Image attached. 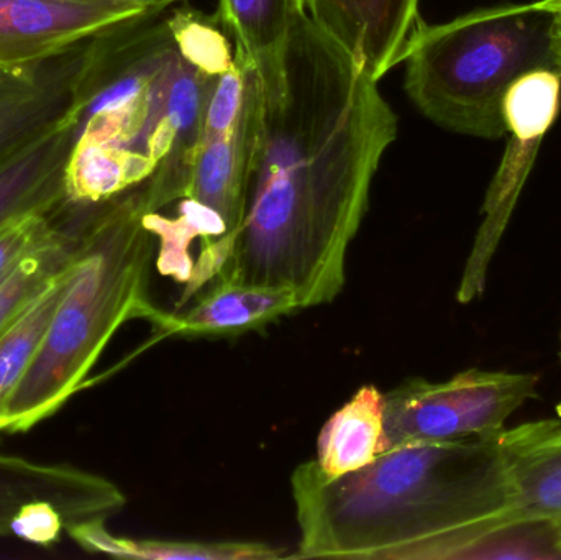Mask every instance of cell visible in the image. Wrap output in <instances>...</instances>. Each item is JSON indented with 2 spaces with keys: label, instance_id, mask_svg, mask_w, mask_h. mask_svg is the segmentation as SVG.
<instances>
[{
  "label": "cell",
  "instance_id": "6da1fadb",
  "mask_svg": "<svg viewBox=\"0 0 561 560\" xmlns=\"http://www.w3.org/2000/svg\"><path fill=\"white\" fill-rule=\"evenodd\" d=\"M260 78L262 125L245 216L214 283L289 288L302 311L329 305L345 286L350 243L398 138V115L355 56L304 12L279 68Z\"/></svg>",
  "mask_w": 561,
  "mask_h": 560
},
{
  "label": "cell",
  "instance_id": "7a4b0ae2",
  "mask_svg": "<svg viewBox=\"0 0 561 560\" xmlns=\"http://www.w3.org/2000/svg\"><path fill=\"white\" fill-rule=\"evenodd\" d=\"M500 433L402 444L336 479L313 460L297 467L294 558L480 559L514 529V485Z\"/></svg>",
  "mask_w": 561,
  "mask_h": 560
},
{
  "label": "cell",
  "instance_id": "3957f363",
  "mask_svg": "<svg viewBox=\"0 0 561 560\" xmlns=\"http://www.w3.org/2000/svg\"><path fill=\"white\" fill-rule=\"evenodd\" d=\"M214 78L181 55L170 9L88 39L66 112L68 201L102 203L141 183L153 213L183 199Z\"/></svg>",
  "mask_w": 561,
  "mask_h": 560
},
{
  "label": "cell",
  "instance_id": "277c9868",
  "mask_svg": "<svg viewBox=\"0 0 561 560\" xmlns=\"http://www.w3.org/2000/svg\"><path fill=\"white\" fill-rule=\"evenodd\" d=\"M147 213L145 183L99 204L35 357L0 411L2 433H26L58 413L127 322L145 319L163 338L173 312L151 299L157 237Z\"/></svg>",
  "mask_w": 561,
  "mask_h": 560
},
{
  "label": "cell",
  "instance_id": "5b68a950",
  "mask_svg": "<svg viewBox=\"0 0 561 560\" xmlns=\"http://www.w3.org/2000/svg\"><path fill=\"white\" fill-rule=\"evenodd\" d=\"M404 88L438 127L506 137L504 99L527 72H560L550 15L540 2L486 7L437 25L419 23L405 46Z\"/></svg>",
  "mask_w": 561,
  "mask_h": 560
},
{
  "label": "cell",
  "instance_id": "8992f818",
  "mask_svg": "<svg viewBox=\"0 0 561 560\" xmlns=\"http://www.w3.org/2000/svg\"><path fill=\"white\" fill-rule=\"evenodd\" d=\"M539 377L471 368L447 381L411 378L385 393V447L490 436L537 397Z\"/></svg>",
  "mask_w": 561,
  "mask_h": 560
},
{
  "label": "cell",
  "instance_id": "52a82bcc",
  "mask_svg": "<svg viewBox=\"0 0 561 560\" xmlns=\"http://www.w3.org/2000/svg\"><path fill=\"white\" fill-rule=\"evenodd\" d=\"M561 104V75L550 69L527 72L504 99L506 153L484 201V220L461 276L457 299L461 305L480 298L488 268L513 216L520 191L533 170L540 144L556 124Z\"/></svg>",
  "mask_w": 561,
  "mask_h": 560
},
{
  "label": "cell",
  "instance_id": "ba28073f",
  "mask_svg": "<svg viewBox=\"0 0 561 560\" xmlns=\"http://www.w3.org/2000/svg\"><path fill=\"white\" fill-rule=\"evenodd\" d=\"M151 12L98 0H0V69L19 71L42 65L112 26Z\"/></svg>",
  "mask_w": 561,
  "mask_h": 560
},
{
  "label": "cell",
  "instance_id": "9c48e42d",
  "mask_svg": "<svg viewBox=\"0 0 561 560\" xmlns=\"http://www.w3.org/2000/svg\"><path fill=\"white\" fill-rule=\"evenodd\" d=\"M262 112V78L250 66L249 92L239 122L229 134L201 141L184 194L226 226L232 255L245 216Z\"/></svg>",
  "mask_w": 561,
  "mask_h": 560
},
{
  "label": "cell",
  "instance_id": "30bf717a",
  "mask_svg": "<svg viewBox=\"0 0 561 560\" xmlns=\"http://www.w3.org/2000/svg\"><path fill=\"white\" fill-rule=\"evenodd\" d=\"M35 502L53 503L68 526L107 522L127 505L124 492L98 473L0 453V538L12 536L16 515Z\"/></svg>",
  "mask_w": 561,
  "mask_h": 560
},
{
  "label": "cell",
  "instance_id": "8fae6325",
  "mask_svg": "<svg viewBox=\"0 0 561 560\" xmlns=\"http://www.w3.org/2000/svg\"><path fill=\"white\" fill-rule=\"evenodd\" d=\"M421 0H300L304 13L379 81L402 61Z\"/></svg>",
  "mask_w": 561,
  "mask_h": 560
},
{
  "label": "cell",
  "instance_id": "7c38bea8",
  "mask_svg": "<svg viewBox=\"0 0 561 560\" xmlns=\"http://www.w3.org/2000/svg\"><path fill=\"white\" fill-rule=\"evenodd\" d=\"M514 485V529H540L561 558V418L500 433Z\"/></svg>",
  "mask_w": 561,
  "mask_h": 560
},
{
  "label": "cell",
  "instance_id": "4fadbf2b",
  "mask_svg": "<svg viewBox=\"0 0 561 560\" xmlns=\"http://www.w3.org/2000/svg\"><path fill=\"white\" fill-rule=\"evenodd\" d=\"M84 43L0 85V164L65 118Z\"/></svg>",
  "mask_w": 561,
  "mask_h": 560
},
{
  "label": "cell",
  "instance_id": "5bb4252c",
  "mask_svg": "<svg viewBox=\"0 0 561 560\" xmlns=\"http://www.w3.org/2000/svg\"><path fill=\"white\" fill-rule=\"evenodd\" d=\"M300 311L296 293L280 286L217 282L173 312L163 338L230 339Z\"/></svg>",
  "mask_w": 561,
  "mask_h": 560
},
{
  "label": "cell",
  "instance_id": "9a60e30c",
  "mask_svg": "<svg viewBox=\"0 0 561 560\" xmlns=\"http://www.w3.org/2000/svg\"><path fill=\"white\" fill-rule=\"evenodd\" d=\"M71 151V124L55 128L0 164V229L26 214L61 206L66 196V167Z\"/></svg>",
  "mask_w": 561,
  "mask_h": 560
},
{
  "label": "cell",
  "instance_id": "2e32d148",
  "mask_svg": "<svg viewBox=\"0 0 561 560\" xmlns=\"http://www.w3.org/2000/svg\"><path fill=\"white\" fill-rule=\"evenodd\" d=\"M99 204L69 201L56 232L0 276V334L71 268Z\"/></svg>",
  "mask_w": 561,
  "mask_h": 560
},
{
  "label": "cell",
  "instance_id": "e0dca14e",
  "mask_svg": "<svg viewBox=\"0 0 561 560\" xmlns=\"http://www.w3.org/2000/svg\"><path fill=\"white\" fill-rule=\"evenodd\" d=\"M385 453V393L365 385L323 424L313 462L323 476L336 479L365 469Z\"/></svg>",
  "mask_w": 561,
  "mask_h": 560
},
{
  "label": "cell",
  "instance_id": "ac0fdd59",
  "mask_svg": "<svg viewBox=\"0 0 561 560\" xmlns=\"http://www.w3.org/2000/svg\"><path fill=\"white\" fill-rule=\"evenodd\" d=\"M300 0H219L217 19L233 48L260 75L283 62L287 43L302 13Z\"/></svg>",
  "mask_w": 561,
  "mask_h": 560
},
{
  "label": "cell",
  "instance_id": "d6986e66",
  "mask_svg": "<svg viewBox=\"0 0 561 560\" xmlns=\"http://www.w3.org/2000/svg\"><path fill=\"white\" fill-rule=\"evenodd\" d=\"M66 535L84 551L125 559L266 560L279 559L283 556L280 549L256 541L201 542L118 538L108 532L104 519L68 526Z\"/></svg>",
  "mask_w": 561,
  "mask_h": 560
},
{
  "label": "cell",
  "instance_id": "ffe728a7",
  "mask_svg": "<svg viewBox=\"0 0 561 560\" xmlns=\"http://www.w3.org/2000/svg\"><path fill=\"white\" fill-rule=\"evenodd\" d=\"M68 273L69 270L0 334V411L35 357Z\"/></svg>",
  "mask_w": 561,
  "mask_h": 560
},
{
  "label": "cell",
  "instance_id": "44dd1931",
  "mask_svg": "<svg viewBox=\"0 0 561 560\" xmlns=\"http://www.w3.org/2000/svg\"><path fill=\"white\" fill-rule=\"evenodd\" d=\"M170 25L181 55L204 75L219 76L232 68L236 48L217 15L193 7H170Z\"/></svg>",
  "mask_w": 561,
  "mask_h": 560
},
{
  "label": "cell",
  "instance_id": "7402d4cb",
  "mask_svg": "<svg viewBox=\"0 0 561 560\" xmlns=\"http://www.w3.org/2000/svg\"><path fill=\"white\" fill-rule=\"evenodd\" d=\"M249 78V62L236 53L232 68L210 82L201 121V141L222 137L236 127L245 107Z\"/></svg>",
  "mask_w": 561,
  "mask_h": 560
},
{
  "label": "cell",
  "instance_id": "603a6c76",
  "mask_svg": "<svg viewBox=\"0 0 561 560\" xmlns=\"http://www.w3.org/2000/svg\"><path fill=\"white\" fill-rule=\"evenodd\" d=\"M68 204L66 201L56 209L26 214L0 229V276L56 232Z\"/></svg>",
  "mask_w": 561,
  "mask_h": 560
},
{
  "label": "cell",
  "instance_id": "cb8c5ba5",
  "mask_svg": "<svg viewBox=\"0 0 561 560\" xmlns=\"http://www.w3.org/2000/svg\"><path fill=\"white\" fill-rule=\"evenodd\" d=\"M68 519L49 502H35L22 508L13 522L12 536L32 542L39 548H49L66 533Z\"/></svg>",
  "mask_w": 561,
  "mask_h": 560
},
{
  "label": "cell",
  "instance_id": "d4e9b609",
  "mask_svg": "<svg viewBox=\"0 0 561 560\" xmlns=\"http://www.w3.org/2000/svg\"><path fill=\"white\" fill-rule=\"evenodd\" d=\"M539 2L550 15V36H552L553 53L561 71V0H539Z\"/></svg>",
  "mask_w": 561,
  "mask_h": 560
},
{
  "label": "cell",
  "instance_id": "484cf974",
  "mask_svg": "<svg viewBox=\"0 0 561 560\" xmlns=\"http://www.w3.org/2000/svg\"><path fill=\"white\" fill-rule=\"evenodd\" d=\"M98 2H112V3H128V5L144 7V9L164 10L170 9L176 2H183V0H98Z\"/></svg>",
  "mask_w": 561,
  "mask_h": 560
},
{
  "label": "cell",
  "instance_id": "4316f807",
  "mask_svg": "<svg viewBox=\"0 0 561 560\" xmlns=\"http://www.w3.org/2000/svg\"><path fill=\"white\" fill-rule=\"evenodd\" d=\"M20 71V69H19ZM16 71H5V69H0V85L10 78V76L15 75Z\"/></svg>",
  "mask_w": 561,
  "mask_h": 560
}]
</instances>
